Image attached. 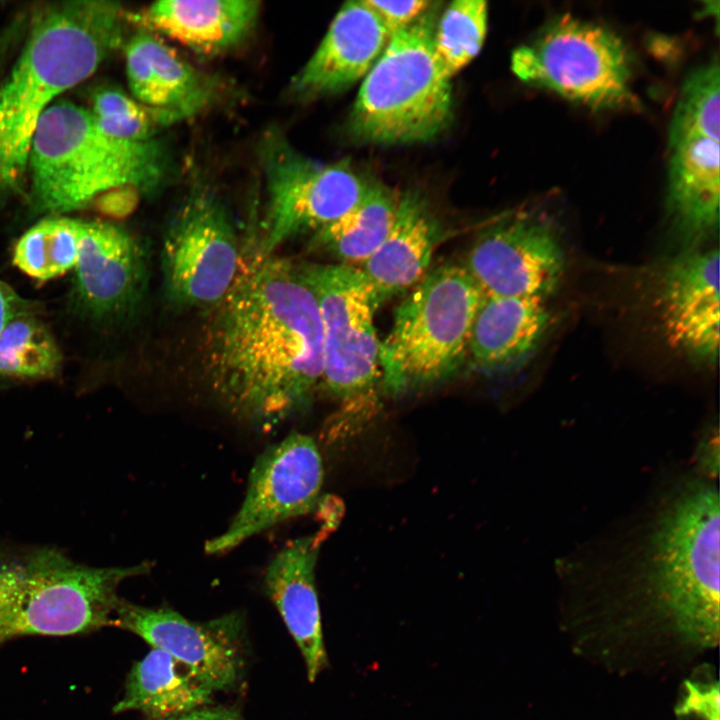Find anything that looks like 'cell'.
<instances>
[{"label":"cell","instance_id":"2","mask_svg":"<svg viewBox=\"0 0 720 720\" xmlns=\"http://www.w3.org/2000/svg\"><path fill=\"white\" fill-rule=\"evenodd\" d=\"M122 19L118 3L92 0L53 4L35 17L0 87V197L22 183L44 112L57 96L90 77L118 47Z\"/></svg>","mask_w":720,"mask_h":720},{"label":"cell","instance_id":"29","mask_svg":"<svg viewBox=\"0 0 720 720\" xmlns=\"http://www.w3.org/2000/svg\"><path fill=\"white\" fill-rule=\"evenodd\" d=\"M688 136L720 141V71L717 60L685 79L669 127L668 142Z\"/></svg>","mask_w":720,"mask_h":720},{"label":"cell","instance_id":"26","mask_svg":"<svg viewBox=\"0 0 720 720\" xmlns=\"http://www.w3.org/2000/svg\"><path fill=\"white\" fill-rule=\"evenodd\" d=\"M83 220L47 218L26 231L18 240L14 264L28 276L45 281L75 267Z\"/></svg>","mask_w":720,"mask_h":720},{"label":"cell","instance_id":"19","mask_svg":"<svg viewBox=\"0 0 720 720\" xmlns=\"http://www.w3.org/2000/svg\"><path fill=\"white\" fill-rule=\"evenodd\" d=\"M133 98L160 112L171 124L202 111L216 96V85L154 35L141 32L125 47Z\"/></svg>","mask_w":720,"mask_h":720},{"label":"cell","instance_id":"5","mask_svg":"<svg viewBox=\"0 0 720 720\" xmlns=\"http://www.w3.org/2000/svg\"><path fill=\"white\" fill-rule=\"evenodd\" d=\"M145 561L94 567L49 547L0 542V646L20 636H67L112 625L120 584L148 574Z\"/></svg>","mask_w":720,"mask_h":720},{"label":"cell","instance_id":"3","mask_svg":"<svg viewBox=\"0 0 720 720\" xmlns=\"http://www.w3.org/2000/svg\"><path fill=\"white\" fill-rule=\"evenodd\" d=\"M617 562L668 613L689 642L719 640V496L691 480L660 500Z\"/></svg>","mask_w":720,"mask_h":720},{"label":"cell","instance_id":"23","mask_svg":"<svg viewBox=\"0 0 720 720\" xmlns=\"http://www.w3.org/2000/svg\"><path fill=\"white\" fill-rule=\"evenodd\" d=\"M254 0H165L147 7L141 23L190 49L217 54L240 44L260 11Z\"/></svg>","mask_w":720,"mask_h":720},{"label":"cell","instance_id":"20","mask_svg":"<svg viewBox=\"0 0 720 720\" xmlns=\"http://www.w3.org/2000/svg\"><path fill=\"white\" fill-rule=\"evenodd\" d=\"M551 323L544 300L484 295L472 324L468 359L485 373L512 371L533 356Z\"/></svg>","mask_w":720,"mask_h":720},{"label":"cell","instance_id":"28","mask_svg":"<svg viewBox=\"0 0 720 720\" xmlns=\"http://www.w3.org/2000/svg\"><path fill=\"white\" fill-rule=\"evenodd\" d=\"M60 361L53 336L32 314L15 318L0 334V376H50Z\"/></svg>","mask_w":720,"mask_h":720},{"label":"cell","instance_id":"6","mask_svg":"<svg viewBox=\"0 0 720 720\" xmlns=\"http://www.w3.org/2000/svg\"><path fill=\"white\" fill-rule=\"evenodd\" d=\"M484 293L464 265L444 264L412 288L380 342L383 391L389 395L432 387L468 360L472 324Z\"/></svg>","mask_w":720,"mask_h":720},{"label":"cell","instance_id":"30","mask_svg":"<svg viewBox=\"0 0 720 720\" xmlns=\"http://www.w3.org/2000/svg\"><path fill=\"white\" fill-rule=\"evenodd\" d=\"M90 111L106 134L127 141L153 140L158 128L170 124L160 112L146 107L117 88L96 91L92 96Z\"/></svg>","mask_w":720,"mask_h":720},{"label":"cell","instance_id":"31","mask_svg":"<svg viewBox=\"0 0 720 720\" xmlns=\"http://www.w3.org/2000/svg\"><path fill=\"white\" fill-rule=\"evenodd\" d=\"M685 695L676 708L679 720H719L720 694L718 682L699 686L686 681Z\"/></svg>","mask_w":720,"mask_h":720},{"label":"cell","instance_id":"33","mask_svg":"<svg viewBox=\"0 0 720 720\" xmlns=\"http://www.w3.org/2000/svg\"><path fill=\"white\" fill-rule=\"evenodd\" d=\"M27 314H32L31 304L0 281V334L12 320Z\"/></svg>","mask_w":720,"mask_h":720},{"label":"cell","instance_id":"18","mask_svg":"<svg viewBox=\"0 0 720 720\" xmlns=\"http://www.w3.org/2000/svg\"><path fill=\"white\" fill-rule=\"evenodd\" d=\"M323 528L314 535L289 541L269 562L264 573V588L296 642L313 682L327 667L315 567Z\"/></svg>","mask_w":720,"mask_h":720},{"label":"cell","instance_id":"22","mask_svg":"<svg viewBox=\"0 0 720 720\" xmlns=\"http://www.w3.org/2000/svg\"><path fill=\"white\" fill-rule=\"evenodd\" d=\"M443 233L438 218L420 193L409 191L401 195L391 230L361 267L380 304L413 288L425 276Z\"/></svg>","mask_w":720,"mask_h":720},{"label":"cell","instance_id":"24","mask_svg":"<svg viewBox=\"0 0 720 720\" xmlns=\"http://www.w3.org/2000/svg\"><path fill=\"white\" fill-rule=\"evenodd\" d=\"M214 692L169 653L153 648L131 668L113 712L138 711L149 720H162L204 707Z\"/></svg>","mask_w":720,"mask_h":720},{"label":"cell","instance_id":"10","mask_svg":"<svg viewBox=\"0 0 720 720\" xmlns=\"http://www.w3.org/2000/svg\"><path fill=\"white\" fill-rule=\"evenodd\" d=\"M260 160L267 202L256 247L265 254L335 221L361 200L370 185L345 162L321 164L305 157L279 133L263 139Z\"/></svg>","mask_w":720,"mask_h":720},{"label":"cell","instance_id":"32","mask_svg":"<svg viewBox=\"0 0 720 720\" xmlns=\"http://www.w3.org/2000/svg\"><path fill=\"white\" fill-rule=\"evenodd\" d=\"M365 2L376 12L390 35L416 22L432 5L425 0Z\"/></svg>","mask_w":720,"mask_h":720},{"label":"cell","instance_id":"1","mask_svg":"<svg viewBox=\"0 0 720 720\" xmlns=\"http://www.w3.org/2000/svg\"><path fill=\"white\" fill-rule=\"evenodd\" d=\"M208 312L202 367L232 415L271 429L309 406L323 377L322 325L296 265L243 249L234 284Z\"/></svg>","mask_w":720,"mask_h":720},{"label":"cell","instance_id":"12","mask_svg":"<svg viewBox=\"0 0 720 720\" xmlns=\"http://www.w3.org/2000/svg\"><path fill=\"white\" fill-rule=\"evenodd\" d=\"M463 265L485 296L546 301L560 286L566 256L546 216L519 210L484 229Z\"/></svg>","mask_w":720,"mask_h":720},{"label":"cell","instance_id":"14","mask_svg":"<svg viewBox=\"0 0 720 720\" xmlns=\"http://www.w3.org/2000/svg\"><path fill=\"white\" fill-rule=\"evenodd\" d=\"M112 625L169 653L214 691L232 688L243 673V617L238 612L194 622L170 608L119 600Z\"/></svg>","mask_w":720,"mask_h":720},{"label":"cell","instance_id":"17","mask_svg":"<svg viewBox=\"0 0 720 720\" xmlns=\"http://www.w3.org/2000/svg\"><path fill=\"white\" fill-rule=\"evenodd\" d=\"M391 35L365 2H346L319 46L292 80L297 96L312 98L341 92L364 78Z\"/></svg>","mask_w":720,"mask_h":720},{"label":"cell","instance_id":"16","mask_svg":"<svg viewBox=\"0 0 720 720\" xmlns=\"http://www.w3.org/2000/svg\"><path fill=\"white\" fill-rule=\"evenodd\" d=\"M74 269L76 298L93 317L123 315L143 295L144 251L128 231L113 223L83 221Z\"/></svg>","mask_w":720,"mask_h":720},{"label":"cell","instance_id":"27","mask_svg":"<svg viewBox=\"0 0 720 720\" xmlns=\"http://www.w3.org/2000/svg\"><path fill=\"white\" fill-rule=\"evenodd\" d=\"M488 9L483 0H456L435 25L436 58L451 78L480 52L487 33Z\"/></svg>","mask_w":720,"mask_h":720},{"label":"cell","instance_id":"9","mask_svg":"<svg viewBox=\"0 0 720 720\" xmlns=\"http://www.w3.org/2000/svg\"><path fill=\"white\" fill-rule=\"evenodd\" d=\"M298 272L318 305L323 339L322 383L345 405H360L381 383L374 315L380 305L361 268L304 264Z\"/></svg>","mask_w":720,"mask_h":720},{"label":"cell","instance_id":"11","mask_svg":"<svg viewBox=\"0 0 720 720\" xmlns=\"http://www.w3.org/2000/svg\"><path fill=\"white\" fill-rule=\"evenodd\" d=\"M243 248L226 207L208 192L192 194L170 220L160 253L163 286L177 307L209 310L231 289Z\"/></svg>","mask_w":720,"mask_h":720},{"label":"cell","instance_id":"8","mask_svg":"<svg viewBox=\"0 0 720 720\" xmlns=\"http://www.w3.org/2000/svg\"><path fill=\"white\" fill-rule=\"evenodd\" d=\"M512 70L522 81L592 109L638 105L623 41L609 29L570 14L555 18L516 49Z\"/></svg>","mask_w":720,"mask_h":720},{"label":"cell","instance_id":"4","mask_svg":"<svg viewBox=\"0 0 720 720\" xmlns=\"http://www.w3.org/2000/svg\"><path fill=\"white\" fill-rule=\"evenodd\" d=\"M167 168V154L157 140L112 137L90 109L60 99L44 112L33 135L30 200L39 213H67L111 190H154Z\"/></svg>","mask_w":720,"mask_h":720},{"label":"cell","instance_id":"13","mask_svg":"<svg viewBox=\"0 0 720 720\" xmlns=\"http://www.w3.org/2000/svg\"><path fill=\"white\" fill-rule=\"evenodd\" d=\"M323 462L314 439L293 432L255 460L242 504L227 529L205 544L208 554L234 549L279 523L318 509Z\"/></svg>","mask_w":720,"mask_h":720},{"label":"cell","instance_id":"25","mask_svg":"<svg viewBox=\"0 0 720 720\" xmlns=\"http://www.w3.org/2000/svg\"><path fill=\"white\" fill-rule=\"evenodd\" d=\"M400 197L382 184L370 183L353 208L313 234L314 246L331 254L341 264H363L391 230Z\"/></svg>","mask_w":720,"mask_h":720},{"label":"cell","instance_id":"21","mask_svg":"<svg viewBox=\"0 0 720 720\" xmlns=\"http://www.w3.org/2000/svg\"><path fill=\"white\" fill-rule=\"evenodd\" d=\"M668 144L667 209L675 232L694 248L719 226V141L688 136Z\"/></svg>","mask_w":720,"mask_h":720},{"label":"cell","instance_id":"7","mask_svg":"<svg viewBox=\"0 0 720 720\" xmlns=\"http://www.w3.org/2000/svg\"><path fill=\"white\" fill-rule=\"evenodd\" d=\"M429 10L391 35L363 78L349 118V130L358 140L384 145L425 142L449 125L451 78L434 52L435 21Z\"/></svg>","mask_w":720,"mask_h":720},{"label":"cell","instance_id":"15","mask_svg":"<svg viewBox=\"0 0 720 720\" xmlns=\"http://www.w3.org/2000/svg\"><path fill=\"white\" fill-rule=\"evenodd\" d=\"M659 308L669 344L694 363L713 366L719 352L718 248H689L667 263Z\"/></svg>","mask_w":720,"mask_h":720},{"label":"cell","instance_id":"34","mask_svg":"<svg viewBox=\"0 0 720 720\" xmlns=\"http://www.w3.org/2000/svg\"><path fill=\"white\" fill-rule=\"evenodd\" d=\"M162 720H244L241 715L224 707H199L186 713Z\"/></svg>","mask_w":720,"mask_h":720}]
</instances>
